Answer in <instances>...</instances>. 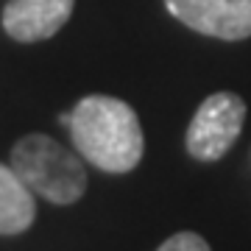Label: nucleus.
<instances>
[{
	"label": "nucleus",
	"instance_id": "nucleus-4",
	"mask_svg": "<svg viewBox=\"0 0 251 251\" xmlns=\"http://www.w3.org/2000/svg\"><path fill=\"white\" fill-rule=\"evenodd\" d=\"M165 9L196 34L224 42L251 36V0H165Z\"/></svg>",
	"mask_w": 251,
	"mask_h": 251
},
{
	"label": "nucleus",
	"instance_id": "nucleus-5",
	"mask_svg": "<svg viewBox=\"0 0 251 251\" xmlns=\"http://www.w3.org/2000/svg\"><path fill=\"white\" fill-rule=\"evenodd\" d=\"M75 0H9L3 9V28L17 42L50 39L70 20Z\"/></svg>",
	"mask_w": 251,
	"mask_h": 251
},
{
	"label": "nucleus",
	"instance_id": "nucleus-2",
	"mask_svg": "<svg viewBox=\"0 0 251 251\" xmlns=\"http://www.w3.org/2000/svg\"><path fill=\"white\" fill-rule=\"evenodd\" d=\"M11 171L31 193L67 206L87 193V168L78 153L48 134H25L11 148Z\"/></svg>",
	"mask_w": 251,
	"mask_h": 251
},
{
	"label": "nucleus",
	"instance_id": "nucleus-6",
	"mask_svg": "<svg viewBox=\"0 0 251 251\" xmlns=\"http://www.w3.org/2000/svg\"><path fill=\"white\" fill-rule=\"evenodd\" d=\"M36 218L34 193L9 165H0V234H23Z\"/></svg>",
	"mask_w": 251,
	"mask_h": 251
},
{
	"label": "nucleus",
	"instance_id": "nucleus-7",
	"mask_svg": "<svg viewBox=\"0 0 251 251\" xmlns=\"http://www.w3.org/2000/svg\"><path fill=\"white\" fill-rule=\"evenodd\" d=\"M156 251H212L209 243L196 232H176L162 243Z\"/></svg>",
	"mask_w": 251,
	"mask_h": 251
},
{
	"label": "nucleus",
	"instance_id": "nucleus-3",
	"mask_svg": "<svg viewBox=\"0 0 251 251\" xmlns=\"http://www.w3.org/2000/svg\"><path fill=\"white\" fill-rule=\"evenodd\" d=\"M246 123V103L234 92H212L201 100L187 126V153L198 162H218L234 140L240 137Z\"/></svg>",
	"mask_w": 251,
	"mask_h": 251
},
{
	"label": "nucleus",
	"instance_id": "nucleus-1",
	"mask_svg": "<svg viewBox=\"0 0 251 251\" xmlns=\"http://www.w3.org/2000/svg\"><path fill=\"white\" fill-rule=\"evenodd\" d=\"M70 137L75 151L106 173L134 171L145 151L143 126L126 100L112 95H87L70 112Z\"/></svg>",
	"mask_w": 251,
	"mask_h": 251
}]
</instances>
